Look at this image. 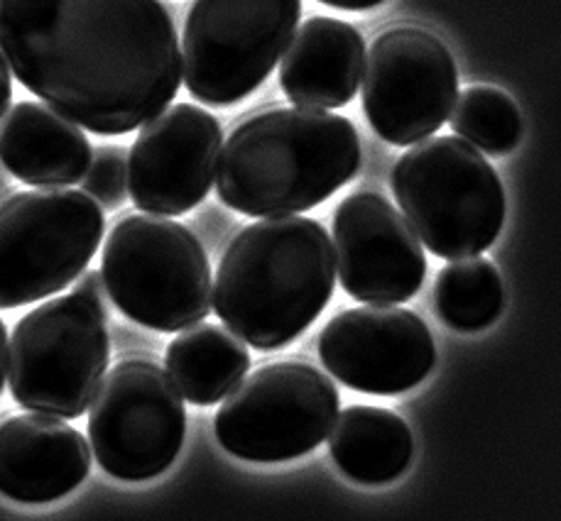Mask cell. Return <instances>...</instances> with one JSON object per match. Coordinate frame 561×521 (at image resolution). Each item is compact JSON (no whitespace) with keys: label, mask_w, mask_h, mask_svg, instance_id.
Instances as JSON below:
<instances>
[{"label":"cell","mask_w":561,"mask_h":521,"mask_svg":"<svg viewBox=\"0 0 561 521\" xmlns=\"http://www.w3.org/2000/svg\"><path fill=\"white\" fill-rule=\"evenodd\" d=\"M91 158V142L79 125L43 103L23 101L0 118V162L30 186L77 184Z\"/></svg>","instance_id":"17"},{"label":"cell","mask_w":561,"mask_h":521,"mask_svg":"<svg viewBox=\"0 0 561 521\" xmlns=\"http://www.w3.org/2000/svg\"><path fill=\"white\" fill-rule=\"evenodd\" d=\"M449 118L459 138L495 158L513 152L523 138V118L517 106L497 89H466L456 96Z\"/></svg>","instance_id":"21"},{"label":"cell","mask_w":561,"mask_h":521,"mask_svg":"<svg viewBox=\"0 0 561 521\" xmlns=\"http://www.w3.org/2000/svg\"><path fill=\"white\" fill-rule=\"evenodd\" d=\"M329 8H339V10H370L386 3V0H319Z\"/></svg>","instance_id":"25"},{"label":"cell","mask_w":561,"mask_h":521,"mask_svg":"<svg viewBox=\"0 0 561 521\" xmlns=\"http://www.w3.org/2000/svg\"><path fill=\"white\" fill-rule=\"evenodd\" d=\"M186 409L170 372L152 360H123L106 372L89 414V441L111 477L142 483L176 461Z\"/></svg>","instance_id":"10"},{"label":"cell","mask_w":561,"mask_h":521,"mask_svg":"<svg viewBox=\"0 0 561 521\" xmlns=\"http://www.w3.org/2000/svg\"><path fill=\"white\" fill-rule=\"evenodd\" d=\"M75 291L79 294H84L89 299H96L103 304V299H106V285H103V277L99 269H84L77 279H75Z\"/></svg>","instance_id":"23"},{"label":"cell","mask_w":561,"mask_h":521,"mask_svg":"<svg viewBox=\"0 0 561 521\" xmlns=\"http://www.w3.org/2000/svg\"><path fill=\"white\" fill-rule=\"evenodd\" d=\"M106 218L87 192L47 186L0 204V309L55 297L96 255Z\"/></svg>","instance_id":"7"},{"label":"cell","mask_w":561,"mask_h":521,"mask_svg":"<svg viewBox=\"0 0 561 521\" xmlns=\"http://www.w3.org/2000/svg\"><path fill=\"white\" fill-rule=\"evenodd\" d=\"M329 451L341 473L360 485H388L414 455L410 426L380 406H348L329 431Z\"/></svg>","instance_id":"18"},{"label":"cell","mask_w":561,"mask_h":521,"mask_svg":"<svg viewBox=\"0 0 561 521\" xmlns=\"http://www.w3.org/2000/svg\"><path fill=\"white\" fill-rule=\"evenodd\" d=\"M319 358L346 387L394 397L410 392L436 364L434 338L417 314L394 304L341 311L319 336Z\"/></svg>","instance_id":"12"},{"label":"cell","mask_w":561,"mask_h":521,"mask_svg":"<svg viewBox=\"0 0 561 521\" xmlns=\"http://www.w3.org/2000/svg\"><path fill=\"white\" fill-rule=\"evenodd\" d=\"M0 55L30 93L96 135L138 130L182 86L162 0H0Z\"/></svg>","instance_id":"1"},{"label":"cell","mask_w":561,"mask_h":521,"mask_svg":"<svg viewBox=\"0 0 561 521\" xmlns=\"http://www.w3.org/2000/svg\"><path fill=\"white\" fill-rule=\"evenodd\" d=\"M503 301L501 275L483 257L456 259L436 277V314L456 331L476 333L488 328L501 316Z\"/></svg>","instance_id":"20"},{"label":"cell","mask_w":561,"mask_h":521,"mask_svg":"<svg viewBox=\"0 0 561 521\" xmlns=\"http://www.w3.org/2000/svg\"><path fill=\"white\" fill-rule=\"evenodd\" d=\"M224 130L192 103L168 106L142 125L128 154L130 201L145 213L184 216L209 196Z\"/></svg>","instance_id":"13"},{"label":"cell","mask_w":561,"mask_h":521,"mask_svg":"<svg viewBox=\"0 0 561 521\" xmlns=\"http://www.w3.org/2000/svg\"><path fill=\"white\" fill-rule=\"evenodd\" d=\"M302 0H194L182 33V81L206 106H233L275 69Z\"/></svg>","instance_id":"8"},{"label":"cell","mask_w":561,"mask_h":521,"mask_svg":"<svg viewBox=\"0 0 561 521\" xmlns=\"http://www.w3.org/2000/svg\"><path fill=\"white\" fill-rule=\"evenodd\" d=\"M84 192L101 208H118L126 201L128 192V152L123 148H99L93 152L89 170L84 174Z\"/></svg>","instance_id":"22"},{"label":"cell","mask_w":561,"mask_h":521,"mask_svg":"<svg viewBox=\"0 0 561 521\" xmlns=\"http://www.w3.org/2000/svg\"><path fill=\"white\" fill-rule=\"evenodd\" d=\"M101 277L113 306L145 328L176 333L211 311L206 250L170 218L123 216L103 245Z\"/></svg>","instance_id":"5"},{"label":"cell","mask_w":561,"mask_h":521,"mask_svg":"<svg viewBox=\"0 0 561 521\" xmlns=\"http://www.w3.org/2000/svg\"><path fill=\"white\" fill-rule=\"evenodd\" d=\"M366 42L356 27L336 18L317 15L289 39L279 83L299 108H341L358 93Z\"/></svg>","instance_id":"16"},{"label":"cell","mask_w":561,"mask_h":521,"mask_svg":"<svg viewBox=\"0 0 561 521\" xmlns=\"http://www.w3.org/2000/svg\"><path fill=\"white\" fill-rule=\"evenodd\" d=\"M336 285V257L324 225L299 216L243 228L216 273L214 309L255 350L285 348L319 319Z\"/></svg>","instance_id":"2"},{"label":"cell","mask_w":561,"mask_h":521,"mask_svg":"<svg viewBox=\"0 0 561 521\" xmlns=\"http://www.w3.org/2000/svg\"><path fill=\"white\" fill-rule=\"evenodd\" d=\"M341 287L363 304H404L422 289L427 257L417 233L386 196L358 192L334 213Z\"/></svg>","instance_id":"14"},{"label":"cell","mask_w":561,"mask_h":521,"mask_svg":"<svg viewBox=\"0 0 561 521\" xmlns=\"http://www.w3.org/2000/svg\"><path fill=\"white\" fill-rule=\"evenodd\" d=\"M339 406V390L324 372L305 362H273L226 394L216 439L243 461H295L324 443Z\"/></svg>","instance_id":"9"},{"label":"cell","mask_w":561,"mask_h":521,"mask_svg":"<svg viewBox=\"0 0 561 521\" xmlns=\"http://www.w3.org/2000/svg\"><path fill=\"white\" fill-rule=\"evenodd\" d=\"M87 439L55 416H13L0 424V495L20 505H47L87 481Z\"/></svg>","instance_id":"15"},{"label":"cell","mask_w":561,"mask_h":521,"mask_svg":"<svg viewBox=\"0 0 561 521\" xmlns=\"http://www.w3.org/2000/svg\"><path fill=\"white\" fill-rule=\"evenodd\" d=\"M360 170L353 123L319 108H273L245 118L221 144L216 194L253 218L297 216L324 204Z\"/></svg>","instance_id":"3"},{"label":"cell","mask_w":561,"mask_h":521,"mask_svg":"<svg viewBox=\"0 0 561 521\" xmlns=\"http://www.w3.org/2000/svg\"><path fill=\"white\" fill-rule=\"evenodd\" d=\"M404 221L436 257H476L505 221V192L481 152L451 135L414 144L392 170Z\"/></svg>","instance_id":"4"},{"label":"cell","mask_w":561,"mask_h":521,"mask_svg":"<svg viewBox=\"0 0 561 521\" xmlns=\"http://www.w3.org/2000/svg\"><path fill=\"white\" fill-rule=\"evenodd\" d=\"M360 81L370 128L394 148L432 138L459 96L451 51L430 30L410 25L373 39Z\"/></svg>","instance_id":"11"},{"label":"cell","mask_w":561,"mask_h":521,"mask_svg":"<svg viewBox=\"0 0 561 521\" xmlns=\"http://www.w3.org/2000/svg\"><path fill=\"white\" fill-rule=\"evenodd\" d=\"M164 362L184 400L211 406L245 378L251 352L231 331L214 323H194L170 343Z\"/></svg>","instance_id":"19"},{"label":"cell","mask_w":561,"mask_h":521,"mask_svg":"<svg viewBox=\"0 0 561 521\" xmlns=\"http://www.w3.org/2000/svg\"><path fill=\"white\" fill-rule=\"evenodd\" d=\"M108 362L106 306L79 291L49 299L10 336V397L33 414L79 419L96 397Z\"/></svg>","instance_id":"6"},{"label":"cell","mask_w":561,"mask_h":521,"mask_svg":"<svg viewBox=\"0 0 561 521\" xmlns=\"http://www.w3.org/2000/svg\"><path fill=\"white\" fill-rule=\"evenodd\" d=\"M5 378H8V331L0 321V392L5 387Z\"/></svg>","instance_id":"26"},{"label":"cell","mask_w":561,"mask_h":521,"mask_svg":"<svg viewBox=\"0 0 561 521\" xmlns=\"http://www.w3.org/2000/svg\"><path fill=\"white\" fill-rule=\"evenodd\" d=\"M10 99H13V81H10L8 61L3 59V55H0V118L5 116Z\"/></svg>","instance_id":"24"}]
</instances>
